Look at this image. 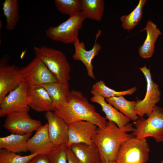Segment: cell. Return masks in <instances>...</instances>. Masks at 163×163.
I'll list each match as a JSON object with an SVG mask.
<instances>
[{"label": "cell", "mask_w": 163, "mask_h": 163, "mask_svg": "<svg viewBox=\"0 0 163 163\" xmlns=\"http://www.w3.org/2000/svg\"><path fill=\"white\" fill-rule=\"evenodd\" d=\"M57 10L62 14L69 15L82 11L81 0H55Z\"/></svg>", "instance_id": "4316f807"}, {"label": "cell", "mask_w": 163, "mask_h": 163, "mask_svg": "<svg viewBox=\"0 0 163 163\" xmlns=\"http://www.w3.org/2000/svg\"><path fill=\"white\" fill-rule=\"evenodd\" d=\"M91 100L92 102L97 103L101 106L102 111L105 114V118L108 121L114 122L119 128H123L129 123L131 120L108 103L103 97L93 96Z\"/></svg>", "instance_id": "d6986e66"}, {"label": "cell", "mask_w": 163, "mask_h": 163, "mask_svg": "<svg viewBox=\"0 0 163 163\" xmlns=\"http://www.w3.org/2000/svg\"><path fill=\"white\" fill-rule=\"evenodd\" d=\"M132 133L136 138H153L157 142H163V107L156 105L147 119L139 117L134 122Z\"/></svg>", "instance_id": "5b68a950"}, {"label": "cell", "mask_w": 163, "mask_h": 163, "mask_svg": "<svg viewBox=\"0 0 163 163\" xmlns=\"http://www.w3.org/2000/svg\"><path fill=\"white\" fill-rule=\"evenodd\" d=\"M45 116L48 122L49 136L53 143L55 146L66 144L68 139V125L52 111L46 112Z\"/></svg>", "instance_id": "5bb4252c"}, {"label": "cell", "mask_w": 163, "mask_h": 163, "mask_svg": "<svg viewBox=\"0 0 163 163\" xmlns=\"http://www.w3.org/2000/svg\"><path fill=\"white\" fill-rule=\"evenodd\" d=\"M81 163L101 162L99 151L94 143L89 145L81 143L72 144L70 148Z\"/></svg>", "instance_id": "ffe728a7"}, {"label": "cell", "mask_w": 163, "mask_h": 163, "mask_svg": "<svg viewBox=\"0 0 163 163\" xmlns=\"http://www.w3.org/2000/svg\"><path fill=\"white\" fill-rule=\"evenodd\" d=\"M66 144L56 146L48 155L51 163H68L65 148Z\"/></svg>", "instance_id": "f1b7e54d"}, {"label": "cell", "mask_w": 163, "mask_h": 163, "mask_svg": "<svg viewBox=\"0 0 163 163\" xmlns=\"http://www.w3.org/2000/svg\"><path fill=\"white\" fill-rule=\"evenodd\" d=\"M150 152L146 138H131L121 145L116 161L118 163H146L149 159Z\"/></svg>", "instance_id": "8992f818"}, {"label": "cell", "mask_w": 163, "mask_h": 163, "mask_svg": "<svg viewBox=\"0 0 163 163\" xmlns=\"http://www.w3.org/2000/svg\"><path fill=\"white\" fill-rule=\"evenodd\" d=\"M101 163H118L116 161H101Z\"/></svg>", "instance_id": "1f68e13d"}, {"label": "cell", "mask_w": 163, "mask_h": 163, "mask_svg": "<svg viewBox=\"0 0 163 163\" xmlns=\"http://www.w3.org/2000/svg\"><path fill=\"white\" fill-rule=\"evenodd\" d=\"M82 11L86 18L101 21L104 10L103 0H81Z\"/></svg>", "instance_id": "cb8c5ba5"}, {"label": "cell", "mask_w": 163, "mask_h": 163, "mask_svg": "<svg viewBox=\"0 0 163 163\" xmlns=\"http://www.w3.org/2000/svg\"><path fill=\"white\" fill-rule=\"evenodd\" d=\"M139 69L145 78L146 90L143 99L136 101L135 110L139 117H143L144 115L148 117L156 104L160 101L161 92L159 86L154 82L152 79L150 69L146 67V65L140 67Z\"/></svg>", "instance_id": "9c48e42d"}, {"label": "cell", "mask_w": 163, "mask_h": 163, "mask_svg": "<svg viewBox=\"0 0 163 163\" xmlns=\"http://www.w3.org/2000/svg\"><path fill=\"white\" fill-rule=\"evenodd\" d=\"M146 2V0H139L138 5L130 13L120 17L121 25L124 30L128 31L132 30L140 21L143 8Z\"/></svg>", "instance_id": "484cf974"}, {"label": "cell", "mask_w": 163, "mask_h": 163, "mask_svg": "<svg viewBox=\"0 0 163 163\" xmlns=\"http://www.w3.org/2000/svg\"><path fill=\"white\" fill-rule=\"evenodd\" d=\"M144 30L146 31V37L143 44L139 48L138 53L143 59H147L152 56L155 51V42L161 33L157 25L150 20L140 32Z\"/></svg>", "instance_id": "e0dca14e"}, {"label": "cell", "mask_w": 163, "mask_h": 163, "mask_svg": "<svg viewBox=\"0 0 163 163\" xmlns=\"http://www.w3.org/2000/svg\"><path fill=\"white\" fill-rule=\"evenodd\" d=\"M28 106L18 111L10 113L6 116L4 127L11 134L24 135L32 134L42 125L41 122L32 119Z\"/></svg>", "instance_id": "52a82bcc"}, {"label": "cell", "mask_w": 163, "mask_h": 163, "mask_svg": "<svg viewBox=\"0 0 163 163\" xmlns=\"http://www.w3.org/2000/svg\"><path fill=\"white\" fill-rule=\"evenodd\" d=\"M68 125V139L66 146L70 148L73 144L84 143L91 145L98 127L88 121H80Z\"/></svg>", "instance_id": "7c38bea8"}, {"label": "cell", "mask_w": 163, "mask_h": 163, "mask_svg": "<svg viewBox=\"0 0 163 163\" xmlns=\"http://www.w3.org/2000/svg\"><path fill=\"white\" fill-rule=\"evenodd\" d=\"M55 147L49 136L47 123L39 128L27 142V149L30 154L39 153L48 155Z\"/></svg>", "instance_id": "9a60e30c"}, {"label": "cell", "mask_w": 163, "mask_h": 163, "mask_svg": "<svg viewBox=\"0 0 163 163\" xmlns=\"http://www.w3.org/2000/svg\"><path fill=\"white\" fill-rule=\"evenodd\" d=\"M34 52L53 74L57 82H69L70 79L71 68L66 56L61 51L41 46L34 47Z\"/></svg>", "instance_id": "3957f363"}, {"label": "cell", "mask_w": 163, "mask_h": 163, "mask_svg": "<svg viewBox=\"0 0 163 163\" xmlns=\"http://www.w3.org/2000/svg\"><path fill=\"white\" fill-rule=\"evenodd\" d=\"M137 89V88L134 86L126 90L117 91L107 86L104 81L101 80L93 85L91 92L93 96H100L107 99L114 97L131 95Z\"/></svg>", "instance_id": "d4e9b609"}, {"label": "cell", "mask_w": 163, "mask_h": 163, "mask_svg": "<svg viewBox=\"0 0 163 163\" xmlns=\"http://www.w3.org/2000/svg\"><path fill=\"white\" fill-rule=\"evenodd\" d=\"M28 86L22 82L0 101V117H6L29 106L32 101L27 94Z\"/></svg>", "instance_id": "30bf717a"}, {"label": "cell", "mask_w": 163, "mask_h": 163, "mask_svg": "<svg viewBox=\"0 0 163 163\" xmlns=\"http://www.w3.org/2000/svg\"><path fill=\"white\" fill-rule=\"evenodd\" d=\"M27 94L32 99L29 106L37 112L53 111L55 109L51 97L41 85L29 87Z\"/></svg>", "instance_id": "2e32d148"}, {"label": "cell", "mask_w": 163, "mask_h": 163, "mask_svg": "<svg viewBox=\"0 0 163 163\" xmlns=\"http://www.w3.org/2000/svg\"><path fill=\"white\" fill-rule=\"evenodd\" d=\"M10 59L9 55L6 54L0 60V101L22 82L21 68L8 64Z\"/></svg>", "instance_id": "8fae6325"}, {"label": "cell", "mask_w": 163, "mask_h": 163, "mask_svg": "<svg viewBox=\"0 0 163 163\" xmlns=\"http://www.w3.org/2000/svg\"><path fill=\"white\" fill-rule=\"evenodd\" d=\"M161 163H163V159L161 161Z\"/></svg>", "instance_id": "d6a6232c"}, {"label": "cell", "mask_w": 163, "mask_h": 163, "mask_svg": "<svg viewBox=\"0 0 163 163\" xmlns=\"http://www.w3.org/2000/svg\"><path fill=\"white\" fill-rule=\"evenodd\" d=\"M67 124L80 121L91 122L98 127L104 128L107 124L105 117L97 112L94 106L81 91H71L68 101L53 111Z\"/></svg>", "instance_id": "6da1fadb"}, {"label": "cell", "mask_w": 163, "mask_h": 163, "mask_svg": "<svg viewBox=\"0 0 163 163\" xmlns=\"http://www.w3.org/2000/svg\"><path fill=\"white\" fill-rule=\"evenodd\" d=\"M20 71L22 82L29 87L57 82L53 74L36 56L28 64L21 68Z\"/></svg>", "instance_id": "ba28073f"}, {"label": "cell", "mask_w": 163, "mask_h": 163, "mask_svg": "<svg viewBox=\"0 0 163 163\" xmlns=\"http://www.w3.org/2000/svg\"><path fill=\"white\" fill-rule=\"evenodd\" d=\"M46 91L52 100L55 108L66 103L71 94L69 82H51L40 85Z\"/></svg>", "instance_id": "ac0fdd59"}, {"label": "cell", "mask_w": 163, "mask_h": 163, "mask_svg": "<svg viewBox=\"0 0 163 163\" xmlns=\"http://www.w3.org/2000/svg\"><path fill=\"white\" fill-rule=\"evenodd\" d=\"M27 163H51L48 155L41 154L36 155Z\"/></svg>", "instance_id": "f546056e"}, {"label": "cell", "mask_w": 163, "mask_h": 163, "mask_svg": "<svg viewBox=\"0 0 163 163\" xmlns=\"http://www.w3.org/2000/svg\"><path fill=\"white\" fill-rule=\"evenodd\" d=\"M32 134L24 135L11 134L0 137V149H5L16 153L28 151L27 142Z\"/></svg>", "instance_id": "44dd1931"}, {"label": "cell", "mask_w": 163, "mask_h": 163, "mask_svg": "<svg viewBox=\"0 0 163 163\" xmlns=\"http://www.w3.org/2000/svg\"><path fill=\"white\" fill-rule=\"evenodd\" d=\"M106 101L130 120L134 122L139 118L135 110L136 101L127 100L123 96L112 97Z\"/></svg>", "instance_id": "7402d4cb"}, {"label": "cell", "mask_w": 163, "mask_h": 163, "mask_svg": "<svg viewBox=\"0 0 163 163\" xmlns=\"http://www.w3.org/2000/svg\"><path fill=\"white\" fill-rule=\"evenodd\" d=\"M3 15L6 18L5 28L11 31L16 27L20 18L19 4L17 0H5L2 4Z\"/></svg>", "instance_id": "603a6c76"}, {"label": "cell", "mask_w": 163, "mask_h": 163, "mask_svg": "<svg viewBox=\"0 0 163 163\" xmlns=\"http://www.w3.org/2000/svg\"><path fill=\"white\" fill-rule=\"evenodd\" d=\"M86 19L82 11L75 13L69 16L68 19L57 26L50 27L46 30V34L54 41L65 44H74L78 38V31Z\"/></svg>", "instance_id": "277c9868"}, {"label": "cell", "mask_w": 163, "mask_h": 163, "mask_svg": "<svg viewBox=\"0 0 163 163\" xmlns=\"http://www.w3.org/2000/svg\"><path fill=\"white\" fill-rule=\"evenodd\" d=\"M39 153L21 156L5 149H0V163H27Z\"/></svg>", "instance_id": "83f0119b"}, {"label": "cell", "mask_w": 163, "mask_h": 163, "mask_svg": "<svg viewBox=\"0 0 163 163\" xmlns=\"http://www.w3.org/2000/svg\"><path fill=\"white\" fill-rule=\"evenodd\" d=\"M99 163H101V162H99Z\"/></svg>", "instance_id": "836d02e7"}, {"label": "cell", "mask_w": 163, "mask_h": 163, "mask_svg": "<svg viewBox=\"0 0 163 163\" xmlns=\"http://www.w3.org/2000/svg\"><path fill=\"white\" fill-rule=\"evenodd\" d=\"M101 32V30H98L96 34L94 46L89 50L86 49L84 43L80 42L78 38L74 43L75 50L72 56L73 59L76 60L81 61L83 63L86 67L88 76L93 79H95V78L92 62L93 59L98 55L99 52L101 49V45L97 42Z\"/></svg>", "instance_id": "4fadbf2b"}, {"label": "cell", "mask_w": 163, "mask_h": 163, "mask_svg": "<svg viewBox=\"0 0 163 163\" xmlns=\"http://www.w3.org/2000/svg\"><path fill=\"white\" fill-rule=\"evenodd\" d=\"M133 125L129 123L120 128L114 122L108 121L105 127H98L93 140L98 148L101 161H116L122 144L126 140L136 137L132 133H128L134 131Z\"/></svg>", "instance_id": "7a4b0ae2"}, {"label": "cell", "mask_w": 163, "mask_h": 163, "mask_svg": "<svg viewBox=\"0 0 163 163\" xmlns=\"http://www.w3.org/2000/svg\"><path fill=\"white\" fill-rule=\"evenodd\" d=\"M65 150L67 155L68 163H81L70 149L66 145Z\"/></svg>", "instance_id": "4dcf8cb0"}]
</instances>
